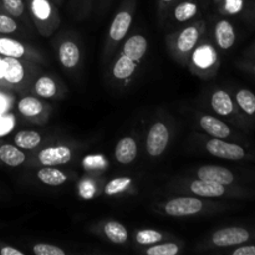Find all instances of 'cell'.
Masks as SVG:
<instances>
[{
    "instance_id": "32",
    "label": "cell",
    "mask_w": 255,
    "mask_h": 255,
    "mask_svg": "<svg viewBox=\"0 0 255 255\" xmlns=\"http://www.w3.org/2000/svg\"><path fill=\"white\" fill-rule=\"evenodd\" d=\"M32 252H34L35 255H65V252L61 248L52 246V244L45 243L35 244Z\"/></svg>"
},
{
    "instance_id": "2",
    "label": "cell",
    "mask_w": 255,
    "mask_h": 255,
    "mask_svg": "<svg viewBox=\"0 0 255 255\" xmlns=\"http://www.w3.org/2000/svg\"><path fill=\"white\" fill-rule=\"evenodd\" d=\"M169 142V131L163 122H156L147 136V152L151 156H161Z\"/></svg>"
},
{
    "instance_id": "27",
    "label": "cell",
    "mask_w": 255,
    "mask_h": 255,
    "mask_svg": "<svg viewBox=\"0 0 255 255\" xmlns=\"http://www.w3.org/2000/svg\"><path fill=\"white\" fill-rule=\"evenodd\" d=\"M197 12V5L193 2H182L174 10V17H176L178 21L183 22L189 20L191 17H193Z\"/></svg>"
},
{
    "instance_id": "13",
    "label": "cell",
    "mask_w": 255,
    "mask_h": 255,
    "mask_svg": "<svg viewBox=\"0 0 255 255\" xmlns=\"http://www.w3.org/2000/svg\"><path fill=\"white\" fill-rule=\"evenodd\" d=\"M4 62L5 74L2 80L11 85L20 84L25 77V70L20 60L16 57H4Z\"/></svg>"
},
{
    "instance_id": "18",
    "label": "cell",
    "mask_w": 255,
    "mask_h": 255,
    "mask_svg": "<svg viewBox=\"0 0 255 255\" xmlns=\"http://www.w3.org/2000/svg\"><path fill=\"white\" fill-rule=\"evenodd\" d=\"M37 178L42 182V183L47 184V186H60V184L65 183L67 179L66 174L61 172L57 168H52V167H44L37 172Z\"/></svg>"
},
{
    "instance_id": "1",
    "label": "cell",
    "mask_w": 255,
    "mask_h": 255,
    "mask_svg": "<svg viewBox=\"0 0 255 255\" xmlns=\"http://www.w3.org/2000/svg\"><path fill=\"white\" fill-rule=\"evenodd\" d=\"M207 151L214 157L229 161H241L246 158L247 153L243 147L234 143H228L221 138H213L207 142Z\"/></svg>"
},
{
    "instance_id": "16",
    "label": "cell",
    "mask_w": 255,
    "mask_h": 255,
    "mask_svg": "<svg viewBox=\"0 0 255 255\" xmlns=\"http://www.w3.org/2000/svg\"><path fill=\"white\" fill-rule=\"evenodd\" d=\"M212 109L221 116H228L233 112L234 105L232 101L231 96L228 92L223 91V90H218L212 96Z\"/></svg>"
},
{
    "instance_id": "35",
    "label": "cell",
    "mask_w": 255,
    "mask_h": 255,
    "mask_svg": "<svg viewBox=\"0 0 255 255\" xmlns=\"http://www.w3.org/2000/svg\"><path fill=\"white\" fill-rule=\"evenodd\" d=\"M243 6V0H226V9L231 14H236Z\"/></svg>"
},
{
    "instance_id": "6",
    "label": "cell",
    "mask_w": 255,
    "mask_h": 255,
    "mask_svg": "<svg viewBox=\"0 0 255 255\" xmlns=\"http://www.w3.org/2000/svg\"><path fill=\"white\" fill-rule=\"evenodd\" d=\"M199 179L216 182V183L228 186L234 182V174L229 169L219 166H203L197 172Z\"/></svg>"
},
{
    "instance_id": "34",
    "label": "cell",
    "mask_w": 255,
    "mask_h": 255,
    "mask_svg": "<svg viewBox=\"0 0 255 255\" xmlns=\"http://www.w3.org/2000/svg\"><path fill=\"white\" fill-rule=\"evenodd\" d=\"M17 30V22L10 14L0 12V34H12Z\"/></svg>"
},
{
    "instance_id": "9",
    "label": "cell",
    "mask_w": 255,
    "mask_h": 255,
    "mask_svg": "<svg viewBox=\"0 0 255 255\" xmlns=\"http://www.w3.org/2000/svg\"><path fill=\"white\" fill-rule=\"evenodd\" d=\"M199 124H201L202 128L207 133L213 136L214 138L224 139L231 136V128H229V126H227V124H224L223 121H221L217 117L203 116L201 119V121H199Z\"/></svg>"
},
{
    "instance_id": "33",
    "label": "cell",
    "mask_w": 255,
    "mask_h": 255,
    "mask_svg": "<svg viewBox=\"0 0 255 255\" xmlns=\"http://www.w3.org/2000/svg\"><path fill=\"white\" fill-rule=\"evenodd\" d=\"M1 2L7 14H10L11 16H21L24 12L25 6L22 0H1Z\"/></svg>"
},
{
    "instance_id": "22",
    "label": "cell",
    "mask_w": 255,
    "mask_h": 255,
    "mask_svg": "<svg viewBox=\"0 0 255 255\" xmlns=\"http://www.w3.org/2000/svg\"><path fill=\"white\" fill-rule=\"evenodd\" d=\"M136 61L129 59L126 55H122L114 66V76L119 80H125L131 76L136 70Z\"/></svg>"
},
{
    "instance_id": "39",
    "label": "cell",
    "mask_w": 255,
    "mask_h": 255,
    "mask_svg": "<svg viewBox=\"0 0 255 255\" xmlns=\"http://www.w3.org/2000/svg\"><path fill=\"white\" fill-rule=\"evenodd\" d=\"M4 74H5V62H4V59L0 57V80L4 79Z\"/></svg>"
},
{
    "instance_id": "23",
    "label": "cell",
    "mask_w": 255,
    "mask_h": 255,
    "mask_svg": "<svg viewBox=\"0 0 255 255\" xmlns=\"http://www.w3.org/2000/svg\"><path fill=\"white\" fill-rule=\"evenodd\" d=\"M17 109L24 116L35 117L41 114L42 104L39 99L31 96H26L21 99L17 104Z\"/></svg>"
},
{
    "instance_id": "29",
    "label": "cell",
    "mask_w": 255,
    "mask_h": 255,
    "mask_svg": "<svg viewBox=\"0 0 255 255\" xmlns=\"http://www.w3.org/2000/svg\"><path fill=\"white\" fill-rule=\"evenodd\" d=\"M162 239V234L157 231H152V229H143V231L137 232L136 241L137 243L142 244V246H149V244H154Z\"/></svg>"
},
{
    "instance_id": "26",
    "label": "cell",
    "mask_w": 255,
    "mask_h": 255,
    "mask_svg": "<svg viewBox=\"0 0 255 255\" xmlns=\"http://www.w3.org/2000/svg\"><path fill=\"white\" fill-rule=\"evenodd\" d=\"M31 11L36 19L45 21L51 14V5L47 0H31Z\"/></svg>"
},
{
    "instance_id": "24",
    "label": "cell",
    "mask_w": 255,
    "mask_h": 255,
    "mask_svg": "<svg viewBox=\"0 0 255 255\" xmlns=\"http://www.w3.org/2000/svg\"><path fill=\"white\" fill-rule=\"evenodd\" d=\"M57 91L56 84L54 80L49 76H41L35 84V92L39 96L45 97V99H50V97L55 96Z\"/></svg>"
},
{
    "instance_id": "14",
    "label": "cell",
    "mask_w": 255,
    "mask_h": 255,
    "mask_svg": "<svg viewBox=\"0 0 255 255\" xmlns=\"http://www.w3.org/2000/svg\"><path fill=\"white\" fill-rule=\"evenodd\" d=\"M26 157L25 153L17 146L12 144H1L0 146V161L10 167L21 166Z\"/></svg>"
},
{
    "instance_id": "38",
    "label": "cell",
    "mask_w": 255,
    "mask_h": 255,
    "mask_svg": "<svg viewBox=\"0 0 255 255\" xmlns=\"http://www.w3.org/2000/svg\"><path fill=\"white\" fill-rule=\"evenodd\" d=\"M12 128L11 119H1L0 120V134H4Z\"/></svg>"
},
{
    "instance_id": "28",
    "label": "cell",
    "mask_w": 255,
    "mask_h": 255,
    "mask_svg": "<svg viewBox=\"0 0 255 255\" xmlns=\"http://www.w3.org/2000/svg\"><path fill=\"white\" fill-rule=\"evenodd\" d=\"M132 183L131 178H127V177H120V178H115L112 181H110L109 183L105 186V193L107 196H114V194L120 193V192L125 191L129 184Z\"/></svg>"
},
{
    "instance_id": "5",
    "label": "cell",
    "mask_w": 255,
    "mask_h": 255,
    "mask_svg": "<svg viewBox=\"0 0 255 255\" xmlns=\"http://www.w3.org/2000/svg\"><path fill=\"white\" fill-rule=\"evenodd\" d=\"M71 159V151L67 146L47 147L39 153V161L42 166H60L69 163Z\"/></svg>"
},
{
    "instance_id": "40",
    "label": "cell",
    "mask_w": 255,
    "mask_h": 255,
    "mask_svg": "<svg viewBox=\"0 0 255 255\" xmlns=\"http://www.w3.org/2000/svg\"><path fill=\"white\" fill-rule=\"evenodd\" d=\"M163 1H166V2H169V1H172V0H163Z\"/></svg>"
},
{
    "instance_id": "8",
    "label": "cell",
    "mask_w": 255,
    "mask_h": 255,
    "mask_svg": "<svg viewBox=\"0 0 255 255\" xmlns=\"http://www.w3.org/2000/svg\"><path fill=\"white\" fill-rule=\"evenodd\" d=\"M115 157L121 164H129L137 157V143L131 137H125L117 143Z\"/></svg>"
},
{
    "instance_id": "11",
    "label": "cell",
    "mask_w": 255,
    "mask_h": 255,
    "mask_svg": "<svg viewBox=\"0 0 255 255\" xmlns=\"http://www.w3.org/2000/svg\"><path fill=\"white\" fill-rule=\"evenodd\" d=\"M132 22V16L129 12L121 11L115 16L112 21L111 27H110V36L115 41H120L126 36L127 31L129 30Z\"/></svg>"
},
{
    "instance_id": "37",
    "label": "cell",
    "mask_w": 255,
    "mask_h": 255,
    "mask_svg": "<svg viewBox=\"0 0 255 255\" xmlns=\"http://www.w3.org/2000/svg\"><path fill=\"white\" fill-rule=\"evenodd\" d=\"M0 254L1 255H24V252L19 251V249L14 248V247L5 246L0 248Z\"/></svg>"
},
{
    "instance_id": "3",
    "label": "cell",
    "mask_w": 255,
    "mask_h": 255,
    "mask_svg": "<svg viewBox=\"0 0 255 255\" xmlns=\"http://www.w3.org/2000/svg\"><path fill=\"white\" fill-rule=\"evenodd\" d=\"M251 238V233L247 229L241 228V227H229V228H223L217 231L212 237L213 244L217 247H232L239 246Z\"/></svg>"
},
{
    "instance_id": "15",
    "label": "cell",
    "mask_w": 255,
    "mask_h": 255,
    "mask_svg": "<svg viewBox=\"0 0 255 255\" xmlns=\"http://www.w3.org/2000/svg\"><path fill=\"white\" fill-rule=\"evenodd\" d=\"M59 57L65 67H67V69L75 67L80 61L79 46L72 41L62 42L59 50Z\"/></svg>"
},
{
    "instance_id": "30",
    "label": "cell",
    "mask_w": 255,
    "mask_h": 255,
    "mask_svg": "<svg viewBox=\"0 0 255 255\" xmlns=\"http://www.w3.org/2000/svg\"><path fill=\"white\" fill-rule=\"evenodd\" d=\"M179 252V247L174 243H164L153 246L147 249L148 255H176Z\"/></svg>"
},
{
    "instance_id": "7",
    "label": "cell",
    "mask_w": 255,
    "mask_h": 255,
    "mask_svg": "<svg viewBox=\"0 0 255 255\" xmlns=\"http://www.w3.org/2000/svg\"><path fill=\"white\" fill-rule=\"evenodd\" d=\"M191 191L196 196L206 197V198H214V197L224 196L226 187L223 184L216 183V182L198 179V181H194L191 184Z\"/></svg>"
},
{
    "instance_id": "4",
    "label": "cell",
    "mask_w": 255,
    "mask_h": 255,
    "mask_svg": "<svg viewBox=\"0 0 255 255\" xmlns=\"http://www.w3.org/2000/svg\"><path fill=\"white\" fill-rule=\"evenodd\" d=\"M203 203L198 198L192 197H181L169 201L164 207V211L168 216L172 217H186L197 214L201 212Z\"/></svg>"
},
{
    "instance_id": "36",
    "label": "cell",
    "mask_w": 255,
    "mask_h": 255,
    "mask_svg": "<svg viewBox=\"0 0 255 255\" xmlns=\"http://www.w3.org/2000/svg\"><path fill=\"white\" fill-rule=\"evenodd\" d=\"M233 255H255V246H243L234 249Z\"/></svg>"
},
{
    "instance_id": "21",
    "label": "cell",
    "mask_w": 255,
    "mask_h": 255,
    "mask_svg": "<svg viewBox=\"0 0 255 255\" xmlns=\"http://www.w3.org/2000/svg\"><path fill=\"white\" fill-rule=\"evenodd\" d=\"M107 238L116 244H122L128 239V232L119 222H107L104 227Z\"/></svg>"
},
{
    "instance_id": "25",
    "label": "cell",
    "mask_w": 255,
    "mask_h": 255,
    "mask_svg": "<svg viewBox=\"0 0 255 255\" xmlns=\"http://www.w3.org/2000/svg\"><path fill=\"white\" fill-rule=\"evenodd\" d=\"M237 102L239 107L246 112L247 115L255 114V95L249 90H239L236 95Z\"/></svg>"
},
{
    "instance_id": "31",
    "label": "cell",
    "mask_w": 255,
    "mask_h": 255,
    "mask_svg": "<svg viewBox=\"0 0 255 255\" xmlns=\"http://www.w3.org/2000/svg\"><path fill=\"white\" fill-rule=\"evenodd\" d=\"M213 61V52L209 47H201L194 52V62L201 67H207Z\"/></svg>"
},
{
    "instance_id": "20",
    "label": "cell",
    "mask_w": 255,
    "mask_h": 255,
    "mask_svg": "<svg viewBox=\"0 0 255 255\" xmlns=\"http://www.w3.org/2000/svg\"><path fill=\"white\" fill-rule=\"evenodd\" d=\"M15 146L21 149H32L41 142V136L35 131H20L14 137Z\"/></svg>"
},
{
    "instance_id": "41",
    "label": "cell",
    "mask_w": 255,
    "mask_h": 255,
    "mask_svg": "<svg viewBox=\"0 0 255 255\" xmlns=\"http://www.w3.org/2000/svg\"><path fill=\"white\" fill-rule=\"evenodd\" d=\"M254 74H255V66H254Z\"/></svg>"
},
{
    "instance_id": "12",
    "label": "cell",
    "mask_w": 255,
    "mask_h": 255,
    "mask_svg": "<svg viewBox=\"0 0 255 255\" xmlns=\"http://www.w3.org/2000/svg\"><path fill=\"white\" fill-rule=\"evenodd\" d=\"M147 40L142 35H134L129 37L124 46V55L128 56L134 61H139L147 51Z\"/></svg>"
},
{
    "instance_id": "17",
    "label": "cell",
    "mask_w": 255,
    "mask_h": 255,
    "mask_svg": "<svg viewBox=\"0 0 255 255\" xmlns=\"http://www.w3.org/2000/svg\"><path fill=\"white\" fill-rule=\"evenodd\" d=\"M26 52L24 45L10 37L0 36V55L4 57H16L20 59Z\"/></svg>"
},
{
    "instance_id": "10",
    "label": "cell",
    "mask_w": 255,
    "mask_h": 255,
    "mask_svg": "<svg viewBox=\"0 0 255 255\" xmlns=\"http://www.w3.org/2000/svg\"><path fill=\"white\" fill-rule=\"evenodd\" d=\"M214 35H216L217 44L223 50L231 49L236 41V32L228 20H221L219 22H217Z\"/></svg>"
},
{
    "instance_id": "19",
    "label": "cell",
    "mask_w": 255,
    "mask_h": 255,
    "mask_svg": "<svg viewBox=\"0 0 255 255\" xmlns=\"http://www.w3.org/2000/svg\"><path fill=\"white\" fill-rule=\"evenodd\" d=\"M199 32L197 30V27L189 26L187 29H184L181 32V35L178 36L177 40V47H178L179 51L182 52H188L196 46L197 41H198Z\"/></svg>"
}]
</instances>
